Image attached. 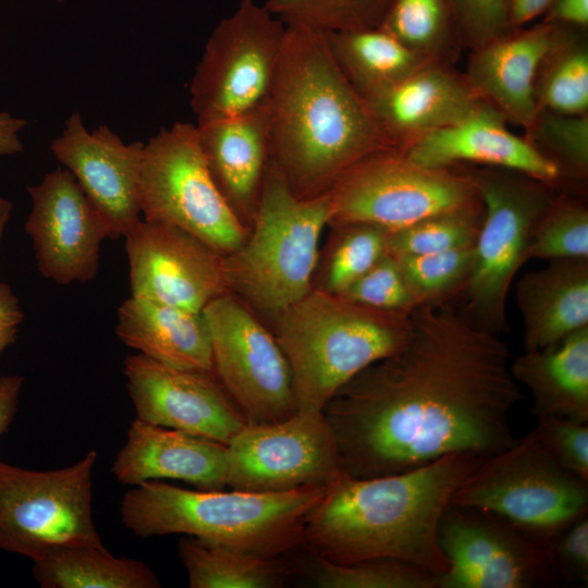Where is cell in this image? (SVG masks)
I'll use <instances>...</instances> for the list:
<instances>
[{
    "instance_id": "cell-1",
    "label": "cell",
    "mask_w": 588,
    "mask_h": 588,
    "mask_svg": "<svg viewBox=\"0 0 588 588\" xmlns=\"http://www.w3.org/2000/svg\"><path fill=\"white\" fill-rule=\"evenodd\" d=\"M411 317L407 343L322 409L351 477L407 471L452 453L488 457L517 440L510 417L522 395L507 344L450 302Z\"/></svg>"
},
{
    "instance_id": "cell-2",
    "label": "cell",
    "mask_w": 588,
    "mask_h": 588,
    "mask_svg": "<svg viewBox=\"0 0 588 588\" xmlns=\"http://www.w3.org/2000/svg\"><path fill=\"white\" fill-rule=\"evenodd\" d=\"M285 26L267 102L270 160L296 196L311 198L365 157L395 148L335 63L324 33Z\"/></svg>"
},
{
    "instance_id": "cell-3",
    "label": "cell",
    "mask_w": 588,
    "mask_h": 588,
    "mask_svg": "<svg viewBox=\"0 0 588 588\" xmlns=\"http://www.w3.org/2000/svg\"><path fill=\"white\" fill-rule=\"evenodd\" d=\"M482 458L452 453L371 478L341 471L308 513L299 549L335 563L395 559L440 576L449 568L439 543L441 517Z\"/></svg>"
},
{
    "instance_id": "cell-4",
    "label": "cell",
    "mask_w": 588,
    "mask_h": 588,
    "mask_svg": "<svg viewBox=\"0 0 588 588\" xmlns=\"http://www.w3.org/2000/svg\"><path fill=\"white\" fill-rule=\"evenodd\" d=\"M328 486L250 492L148 480L124 493L120 514L123 525L142 538L180 534L258 555H287L301 548L306 517Z\"/></svg>"
},
{
    "instance_id": "cell-5",
    "label": "cell",
    "mask_w": 588,
    "mask_h": 588,
    "mask_svg": "<svg viewBox=\"0 0 588 588\" xmlns=\"http://www.w3.org/2000/svg\"><path fill=\"white\" fill-rule=\"evenodd\" d=\"M271 330L290 365L298 411L322 412L358 372L400 351L413 324L411 313L377 309L313 289Z\"/></svg>"
},
{
    "instance_id": "cell-6",
    "label": "cell",
    "mask_w": 588,
    "mask_h": 588,
    "mask_svg": "<svg viewBox=\"0 0 588 588\" xmlns=\"http://www.w3.org/2000/svg\"><path fill=\"white\" fill-rule=\"evenodd\" d=\"M328 207V193L296 196L269 159L247 236L224 262L229 291L270 329L313 290Z\"/></svg>"
},
{
    "instance_id": "cell-7",
    "label": "cell",
    "mask_w": 588,
    "mask_h": 588,
    "mask_svg": "<svg viewBox=\"0 0 588 588\" xmlns=\"http://www.w3.org/2000/svg\"><path fill=\"white\" fill-rule=\"evenodd\" d=\"M451 504L495 514L546 547L588 510V481L564 468L539 433L481 460Z\"/></svg>"
},
{
    "instance_id": "cell-8",
    "label": "cell",
    "mask_w": 588,
    "mask_h": 588,
    "mask_svg": "<svg viewBox=\"0 0 588 588\" xmlns=\"http://www.w3.org/2000/svg\"><path fill=\"white\" fill-rule=\"evenodd\" d=\"M464 172L483 206L474 268L462 293L464 309L500 335L509 328L506 301L513 280L528 260L535 224L554 195L552 185L516 171L485 167Z\"/></svg>"
},
{
    "instance_id": "cell-9",
    "label": "cell",
    "mask_w": 588,
    "mask_h": 588,
    "mask_svg": "<svg viewBox=\"0 0 588 588\" xmlns=\"http://www.w3.org/2000/svg\"><path fill=\"white\" fill-rule=\"evenodd\" d=\"M138 201L144 220L182 229L223 255L249 230L217 186L193 123L162 127L145 144Z\"/></svg>"
},
{
    "instance_id": "cell-10",
    "label": "cell",
    "mask_w": 588,
    "mask_h": 588,
    "mask_svg": "<svg viewBox=\"0 0 588 588\" xmlns=\"http://www.w3.org/2000/svg\"><path fill=\"white\" fill-rule=\"evenodd\" d=\"M328 197L329 226L369 223L389 231L480 200L464 171L425 167L396 149L375 152L353 164Z\"/></svg>"
},
{
    "instance_id": "cell-11",
    "label": "cell",
    "mask_w": 588,
    "mask_h": 588,
    "mask_svg": "<svg viewBox=\"0 0 588 588\" xmlns=\"http://www.w3.org/2000/svg\"><path fill=\"white\" fill-rule=\"evenodd\" d=\"M96 460L93 450L51 470L0 462V549L35 562L64 547L102 546L93 519Z\"/></svg>"
},
{
    "instance_id": "cell-12",
    "label": "cell",
    "mask_w": 588,
    "mask_h": 588,
    "mask_svg": "<svg viewBox=\"0 0 588 588\" xmlns=\"http://www.w3.org/2000/svg\"><path fill=\"white\" fill-rule=\"evenodd\" d=\"M285 24L256 0H238L211 32L189 85L197 123L236 117L268 102Z\"/></svg>"
},
{
    "instance_id": "cell-13",
    "label": "cell",
    "mask_w": 588,
    "mask_h": 588,
    "mask_svg": "<svg viewBox=\"0 0 588 588\" xmlns=\"http://www.w3.org/2000/svg\"><path fill=\"white\" fill-rule=\"evenodd\" d=\"M213 373L246 424H273L297 411L292 372L272 330L228 292L204 309Z\"/></svg>"
},
{
    "instance_id": "cell-14",
    "label": "cell",
    "mask_w": 588,
    "mask_h": 588,
    "mask_svg": "<svg viewBox=\"0 0 588 588\" xmlns=\"http://www.w3.org/2000/svg\"><path fill=\"white\" fill-rule=\"evenodd\" d=\"M226 449L225 486L234 490L285 492L328 486L342 471L322 412L297 411L278 422L246 424Z\"/></svg>"
},
{
    "instance_id": "cell-15",
    "label": "cell",
    "mask_w": 588,
    "mask_h": 588,
    "mask_svg": "<svg viewBox=\"0 0 588 588\" xmlns=\"http://www.w3.org/2000/svg\"><path fill=\"white\" fill-rule=\"evenodd\" d=\"M449 562L438 588H536L554 584L548 548L504 518L449 504L439 524Z\"/></svg>"
},
{
    "instance_id": "cell-16",
    "label": "cell",
    "mask_w": 588,
    "mask_h": 588,
    "mask_svg": "<svg viewBox=\"0 0 588 588\" xmlns=\"http://www.w3.org/2000/svg\"><path fill=\"white\" fill-rule=\"evenodd\" d=\"M124 238L132 296L203 311L230 292L225 255L197 236L143 219Z\"/></svg>"
},
{
    "instance_id": "cell-17",
    "label": "cell",
    "mask_w": 588,
    "mask_h": 588,
    "mask_svg": "<svg viewBox=\"0 0 588 588\" xmlns=\"http://www.w3.org/2000/svg\"><path fill=\"white\" fill-rule=\"evenodd\" d=\"M27 192L25 231L41 275L59 285L94 279L109 226L70 171L58 168Z\"/></svg>"
},
{
    "instance_id": "cell-18",
    "label": "cell",
    "mask_w": 588,
    "mask_h": 588,
    "mask_svg": "<svg viewBox=\"0 0 588 588\" xmlns=\"http://www.w3.org/2000/svg\"><path fill=\"white\" fill-rule=\"evenodd\" d=\"M136 418L228 444L246 421L213 371L180 369L143 354L124 359Z\"/></svg>"
},
{
    "instance_id": "cell-19",
    "label": "cell",
    "mask_w": 588,
    "mask_h": 588,
    "mask_svg": "<svg viewBox=\"0 0 588 588\" xmlns=\"http://www.w3.org/2000/svg\"><path fill=\"white\" fill-rule=\"evenodd\" d=\"M144 146L125 144L107 125L89 132L77 111L50 144L56 159L106 220L111 238L124 236L142 220L138 183Z\"/></svg>"
},
{
    "instance_id": "cell-20",
    "label": "cell",
    "mask_w": 588,
    "mask_h": 588,
    "mask_svg": "<svg viewBox=\"0 0 588 588\" xmlns=\"http://www.w3.org/2000/svg\"><path fill=\"white\" fill-rule=\"evenodd\" d=\"M396 150L454 125L487 102L449 63L429 61L365 99Z\"/></svg>"
},
{
    "instance_id": "cell-21",
    "label": "cell",
    "mask_w": 588,
    "mask_h": 588,
    "mask_svg": "<svg viewBox=\"0 0 588 588\" xmlns=\"http://www.w3.org/2000/svg\"><path fill=\"white\" fill-rule=\"evenodd\" d=\"M506 122L487 101L463 121L419 137L403 152L430 168L474 163L516 171L550 185L559 182L560 167L527 137L512 133Z\"/></svg>"
},
{
    "instance_id": "cell-22",
    "label": "cell",
    "mask_w": 588,
    "mask_h": 588,
    "mask_svg": "<svg viewBox=\"0 0 588 588\" xmlns=\"http://www.w3.org/2000/svg\"><path fill=\"white\" fill-rule=\"evenodd\" d=\"M566 29L544 21L511 30L470 50L465 76L507 122L528 132L539 112L535 95L539 70Z\"/></svg>"
},
{
    "instance_id": "cell-23",
    "label": "cell",
    "mask_w": 588,
    "mask_h": 588,
    "mask_svg": "<svg viewBox=\"0 0 588 588\" xmlns=\"http://www.w3.org/2000/svg\"><path fill=\"white\" fill-rule=\"evenodd\" d=\"M226 464L228 449L221 442L134 418L112 473L130 486L174 479L218 490L226 487Z\"/></svg>"
},
{
    "instance_id": "cell-24",
    "label": "cell",
    "mask_w": 588,
    "mask_h": 588,
    "mask_svg": "<svg viewBox=\"0 0 588 588\" xmlns=\"http://www.w3.org/2000/svg\"><path fill=\"white\" fill-rule=\"evenodd\" d=\"M196 127L217 186L249 229L270 159L267 103L236 117L196 124Z\"/></svg>"
},
{
    "instance_id": "cell-25",
    "label": "cell",
    "mask_w": 588,
    "mask_h": 588,
    "mask_svg": "<svg viewBox=\"0 0 588 588\" xmlns=\"http://www.w3.org/2000/svg\"><path fill=\"white\" fill-rule=\"evenodd\" d=\"M516 284L524 351L541 350L588 326V258H562Z\"/></svg>"
},
{
    "instance_id": "cell-26",
    "label": "cell",
    "mask_w": 588,
    "mask_h": 588,
    "mask_svg": "<svg viewBox=\"0 0 588 588\" xmlns=\"http://www.w3.org/2000/svg\"><path fill=\"white\" fill-rule=\"evenodd\" d=\"M115 333L125 345L163 365L213 371L203 311L131 295L118 308Z\"/></svg>"
},
{
    "instance_id": "cell-27",
    "label": "cell",
    "mask_w": 588,
    "mask_h": 588,
    "mask_svg": "<svg viewBox=\"0 0 588 588\" xmlns=\"http://www.w3.org/2000/svg\"><path fill=\"white\" fill-rule=\"evenodd\" d=\"M510 371L529 390L537 418L588 421V326L544 348L524 351Z\"/></svg>"
},
{
    "instance_id": "cell-28",
    "label": "cell",
    "mask_w": 588,
    "mask_h": 588,
    "mask_svg": "<svg viewBox=\"0 0 588 588\" xmlns=\"http://www.w3.org/2000/svg\"><path fill=\"white\" fill-rule=\"evenodd\" d=\"M324 35L335 63L364 99L431 61L379 26Z\"/></svg>"
},
{
    "instance_id": "cell-29",
    "label": "cell",
    "mask_w": 588,
    "mask_h": 588,
    "mask_svg": "<svg viewBox=\"0 0 588 588\" xmlns=\"http://www.w3.org/2000/svg\"><path fill=\"white\" fill-rule=\"evenodd\" d=\"M179 555L191 588H280L295 575L287 555L265 556L182 538Z\"/></svg>"
},
{
    "instance_id": "cell-30",
    "label": "cell",
    "mask_w": 588,
    "mask_h": 588,
    "mask_svg": "<svg viewBox=\"0 0 588 588\" xmlns=\"http://www.w3.org/2000/svg\"><path fill=\"white\" fill-rule=\"evenodd\" d=\"M44 588H159L160 580L140 561L117 558L102 546L64 547L34 562Z\"/></svg>"
},
{
    "instance_id": "cell-31",
    "label": "cell",
    "mask_w": 588,
    "mask_h": 588,
    "mask_svg": "<svg viewBox=\"0 0 588 588\" xmlns=\"http://www.w3.org/2000/svg\"><path fill=\"white\" fill-rule=\"evenodd\" d=\"M290 556L295 575L320 588H438V575L401 560L335 563L301 549Z\"/></svg>"
},
{
    "instance_id": "cell-32",
    "label": "cell",
    "mask_w": 588,
    "mask_h": 588,
    "mask_svg": "<svg viewBox=\"0 0 588 588\" xmlns=\"http://www.w3.org/2000/svg\"><path fill=\"white\" fill-rule=\"evenodd\" d=\"M330 228L332 234L319 254L313 289L342 295L389 253V230L369 223Z\"/></svg>"
},
{
    "instance_id": "cell-33",
    "label": "cell",
    "mask_w": 588,
    "mask_h": 588,
    "mask_svg": "<svg viewBox=\"0 0 588 588\" xmlns=\"http://www.w3.org/2000/svg\"><path fill=\"white\" fill-rule=\"evenodd\" d=\"M538 110L588 112V44L584 29L567 27L543 61L535 87Z\"/></svg>"
},
{
    "instance_id": "cell-34",
    "label": "cell",
    "mask_w": 588,
    "mask_h": 588,
    "mask_svg": "<svg viewBox=\"0 0 588 588\" xmlns=\"http://www.w3.org/2000/svg\"><path fill=\"white\" fill-rule=\"evenodd\" d=\"M379 27L431 61L450 63L460 44L449 0H393Z\"/></svg>"
},
{
    "instance_id": "cell-35",
    "label": "cell",
    "mask_w": 588,
    "mask_h": 588,
    "mask_svg": "<svg viewBox=\"0 0 588 588\" xmlns=\"http://www.w3.org/2000/svg\"><path fill=\"white\" fill-rule=\"evenodd\" d=\"M482 216L483 206L479 200L389 231L388 252L395 257H405L474 246Z\"/></svg>"
},
{
    "instance_id": "cell-36",
    "label": "cell",
    "mask_w": 588,
    "mask_h": 588,
    "mask_svg": "<svg viewBox=\"0 0 588 588\" xmlns=\"http://www.w3.org/2000/svg\"><path fill=\"white\" fill-rule=\"evenodd\" d=\"M393 0H267L266 8L285 25L323 33L378 27Z\"/></svg>"
},
{
    "instance_id": "cell-37",
    "label": "cell",
    "mask_w": 588,
    "mask_h": 588,
    "mask_svg": "<svg viewBox=\"0 0 588 588\" xmlns=\"http://www.w3.org/2000/svg\"><path fill=\"white\" fill-rule=\"evenodd\" d=\"M396 259L417 305L421 306L450 302L464 292L473 272L475 252L469 246Z\"/></svg>"
},
{
    "instance_id": "cell-38",
    "label": "cell",
    "mask_w": 588,
    "mask_h": 588,
    "mask_svg": "<svg viewBox=\"0 0 588 588\" xmlns=\"http://www.w3.org/2000/svg\"><path fill=\"white\" fill-rule=\"evenodd\" d=\"M588 258V210L580 200L554 196L535 224L529 259Z\"/></svg>"
},
{
    "instance_id": "cell-39",
    "label": "cell",
    "mask_w": 588,
    "mask_h": 588,
    "mask_svg": "<svg viewBox=\"0 0 588 588\" xmlns=\"http://www.w3.org/2000/svg\"><path fill=\"white\" fill-rule=\"evenodd\" d=\"M528 139L561 169L584 179L588 172V115L540 110Z\"/></svg>"
},
{
    "instance_id": "cell-40",
    "label": "cell",
    "mask_w": 588,
    "mask_h": 588,
    "mask_svg": "<svg viewBox=\"0 0 588 588\" xmlns=\"http://www.w3.org/2000/svg\"><path fill=\"white\" fill-rule=\"evenodd\" d=\"M341 296L358 304L389 311L412 313L418 307L400 264L388 253Z\"/></svg>"
},
{
    "instance_id": "cell-41",
    "label": "cell",
    "mask_w": 588,
    "mask_h": 588,
    "mask_svg": "<svg viewBox=\"0 0 588 588\" xmlns=\"http://www.w3.org/2000/svg\"><path fill=\"white\" fill-rule=\"evenodd\" d=\"M460 44L474 50L511 32L507 0H449Z\"/></svg>"
},
{
    "instance_id": "cell-42",
    "label": "cell",
    "mask_w": 588,
    "mask_h": 588,
    "mask_svg": "<svg viewBox=\"0 0 588 588\" xmlns=\"http://www.w3.org/2000/svg\"><path fill=\"white\" fill-rule=\"evenodd\" d=\"M535 430L551 455L567 470L588 481V425L569 418H537Z\"/></svg>"
},
{
    "instance_id": "cell-43",
    "label": "cell",
    "mask_w": 588,
    "mask_h": 588,
    "mask_svg": "<svg viewBox=\"0 0 588 588\" xmlns=\"http://www.w3.org/2000/svg\"><path fill=\"white\" fill-rule=\"evenodd\" d=\"M555 575L573 583H588V517L581 516L548 544Z\"/></svg>"
},
{
    "instance_id": "cell-44",
    "label": "cell",
    "mask_w": 588,
    "mask_h": 588,
    "mask_svg": "<svg viewBox=\"0 0 588 588\" xmlns=\"http://www.w3.org/2000/svg\"><path fill=\"white\" fill-rule=\"evenodd\" d=\"M23 311L10 285L0 282V354L14 343Z\"/></svg>"
},
{
    "instance_id": "cell-45",
    "label": "cell",
    "mask_w": 588,
    "mask_h": 588,
    "mask_svg": "<svg viewBox=\"0 0 588 588\" xmlns=\"http://www.w3.org/2000/svg\"><path fill=\"white\" fill-rule=\"evenodd\" d=\"M546 21L584 29L588 25V0H555L547 12Z\"/></svg>"
},
{
    "instance_id": "cell-46",
    "label": "cell",
    "mask_w": 588,
    "mask_h": 588,
    "mask_svg": "<svg viewBox=\"0 0 588 588\" xmlns=\"http://www.w3.org/2000/svg\"><path fill=\"white\" fill-rule=\"evenodd\" d=\"M24 379L20 375L0 377V436L14 419Z\"/></svg>"
},
{
    "instance_id": "cell-47",
    "label": "cell",
    "mask_w": 588,
    "mask_h": 588,
    "mask_svg": "<svg viewBox=\"0 0 588 588\" xmlns=\"http://www.w3.org/2000/svg\"><path fill=\"white\" fill-rule=\"evenodd\" d=\"M555 0H509L507 21L510 30L520 28L548 12Z\"/></svg>"
},
{
    "instance_id": "cell-48",
    "label": "cell",
    "mask_w": 588,
    "mask_h": 588,
    "mask_svg": "<svg viewBox=\"0 0 588 588\" xmlns=\"http://www.w3.org/2000/svg\"><path fill=\"white\" fill-rule=\"evenodd\" d=\"M26 125V120L0 111V156H11L23 150L20 132Z\"/></svg>"
},
{
    "instance_id": "cell-49",
    "label": "cell",
    "mask_w": 588,
    "mask_h": 588,
    "mask_svg": "<svg viewBox=\"0 0 588 588\" xmlns=\"http://www.w3.org/2000/svg\"><path fill=\"white\" fill-rule=\"evenodd\" d=\"M12 203L9 199L0 196V241L3 236L4 229L10 219Z\"/></svg>"
},
{
    "instance_id": "cell-50",
    "label": "cell",
    "mask_w": 588,
    "mask_h": 588,
    "mask_svg": "<svg viewBox=\"0 0 588 588\" xmlns=\"http://www.w3.org/2000/svg\"><path fill=\"white\" fill-rule=\"evenodd\" d=\"M58 2H62V0H57Z\"/></svg>"
},
{
    "instance_id": "cell-51",
    "label": "cell",
    "mask_w": 588,
    "mask_h": 588,
    "mask_svg": "<svg viewBox=\"0 0 588 588\" xmlns=\"http://www.w3.org/2000/svg\"><path fill=\"white\" fill-rule=\"evenodd\" d=\"M509 1V0H507Z\"/></svg>"
}]
</instances>
